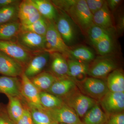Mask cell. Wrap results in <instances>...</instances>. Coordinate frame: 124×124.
Wrapping results in <instances>:
<instances>
[{
	"label": "cell",
	"instance_id": "obj_21",
	"mask_svg": "<svg viewBox=\"0 0 124 124\" xmlns=\"http://www.w3.org/2000/svg\"><path fill=\"white\" fill-rule=\"evenodd\" d=\"M67 58L89 63L95 59V55L91 49L81 46L73 48L70 47Z\"/></svg>",
	"mask_w": 124,
	"mask_h": 124
},
{
	"label": "cell",
	"instance_id": "obj_39",
	"mask_svg": "<svg viewBox=\"0 0 124 124\" xmlns=\"http://www.w3.org/2000/svg\"><path fill=\"white\" fill-rule=\"evenodd\" d=\"M117 27L119 31H122L124 29V17L122 16H120L118 20Z\"/></svg>",
	"mask_w": 124,
	"mask_h": 124
},
{
	"label": "cell",
	"instance_id": "obj_10",
	"mask_svg": "<svg viewBox=\"0 0 124 124\" xmlns=\"http://www.w3.org/2000/svg\"><path fill=\"white\" fill-rule=\"evenodd\" d=\"M44 110L58 124H83L75 111L64 103L58 107Z\"/></svg>",
	"mask_w": 124,
	"mask_h": 124
},
{
	"label": "cell",
	"instance_id": "obj_9",
	"mask_svg": "<svg viewBox=\"0 0 124 124\" xmlns=\"http://www.w3.org/2000/svg\"><path fill=\"white\" fill-rule=\"evenodd\" d=\"M99 101L102 108L107 116L124 112V92L109 91Z\"/></svg>",
	"mask_w": 124,
	"mask_h": 124
},
{
	"label": "cell",
	"instance_id": "obj_28",
	"mask_svg": "<svg viewBox=\"0 0 124 124\" xmlns=\"http://www.w3.org/2000/svg\"><path fill=\"white\" fill-rule=\"evenodd\" d=\"M111 32L100 40L94 46L96 51L101 56L111 54L114 48V41Z\"/></svg>",
	"mask_w": 124,
	"mask_h": 124
},
{
	"label": "cell",
	"instance_id": "obj_14",
	"mask_svg": "<svg viewBox=\"0 0 124 124\" xmlns=\"http://www.w3.org/2000/svg\"><path fill=\"white\" fill-rule=\"evenodd\" d=\"M42 17L31 0H24L19 6L18 19L22 25L31 24Z\"/></svg>",
	"mask_w": 124,
	"mask_h": 124
},
{
	"label": "cell",
	"instance_id": "obj_38",
	"mask_svg": "<svg viewBox=\"0 0 124 124\" xmlns=\"http://www.w3.org/2000/svg\"><path fill=\"white\" fill-rule=\"evenodd\" d=\"M20 1L17 0H0V9L12 5L19 4Z\"/></svg>",
	"mask_w": 124,
	"mask_h": 124
},
{
	"label": "cell",
	"instance_id": "obj_30",
	"mask_svg": "<svg viewBox=\"0 0 124 124\" xmlns=\"http://www.w3.org/2000/svg\"><path fill=\"white\" fill-rule=\"evenodd\" d=\"M34 124H58L54 120L44 109L29 107Z\"/></svg>",
	"mask_w": 124,
	"mask_h": 124
},
{
	"label": "cell",
	"instance_id": "obj_36",
	"mask_svg": "<svg viewBox=\"0 0 124 124\" xmlns=\"http://www.w3.org/2000/svg\"><path fill=\"white\" fill-rule=\"evenodd\" d=\"M0 124H16L9 117L7 113L0 111Z\"/></svg>",
	"mask_w": 124,
	"mask_h": 124
},
{
	"label": "cell",
	"instance_id": "obj_40",
	"mask_svg": "<svg viewBox=\"0 0 124 124\" xmlns=\"http://www.w3.org/2000/svg\"><path fill=\"white\" fill-rule=\"evenodd\" d=\"M1 110V107L0 105V111Z\"/></svg>",
	"mask_w": 124,
	"mask_h": 124
},
{
	"label": "cell",
	"instance_id": "obj_16",
	"mask_svg": "<svg viewBox=\"0 0 124 124\" xmlns=\"http://www.w3.org/2000/svg\"><path fill=\"white\" fill-rule=\"evenodd\" d=\"M0 93L7 96L22 97L21 93V81L17 77H0Z\"/></svg>",
	"mask_w": 124,
	"mask_h": 124
},
{
	"label": "cell",
	"instance_id": "obj_34",
	"mask_svg": "<svg viewBox=\"0 0 124 124\" xmlns=\"http://www.w3.org/2000/svg\"><path fill=\"white\" fill-rule=\"evenodd\" d=\"M105 124H124V112L108 116L107 119Z\"/></svg>",
	"mask_w": 124,
	"mask_h": 124
},
{
	"label": "cell",
	"instance_id": "obj_26",
	"mask_svg": "<svg viewBox=\"0 0 124 124\" xmlns=\"http://www.w3.org/2000/svg\"><path fill=\"white\" fill-rule=\"evenodd\" d=\"M21 25L18 20L0 25V40L13 41V39L16 40L21 31Z\"/></svg>",
	"mask_w": 124,
	"mask_h": 124
},
{
	"label": "cell",
	"instance_id": "obj_20",
	"mask_svg": "<svg viewBox=\"0 0 124 124\" xmlns=\"http://www.w3.org/2000/svg\"><path fill=\"white\" fill-rule=\"evenodd\" d=\"M31 1L42 17L46 20L55 21L58 13L51 1L47 0H31Z\"/></svg>",
	"mask_w": 124,
	"mask_h": 124
},
{
	"label": "cell",
	"instance_id": "obj_18",
	"mask_svg": "<svg viewBox=\"0 0 124 124\" xmlns=\"http://www.w3.org/2000/svg\"><path fill=\"white\" fill-rule=\"evenodd\" d=\"M68 64L67 76L76 82H79L86 78L88 75L89 63L71 59H67Z\"/></svg>",
	"mask_w": 124,
	"mask_h": 124
},
{
	"label": "cell",
	"instance_id": "obj_19",
	"mask_svg": "<svg viewBox=\"0 0 124 124\" xmlns=\"http://www.w3.org/2000/svg\"><path fill=\"white\" fill-rule=\"evenodd\" d=\"M93 22L94 24L103 29L111 31L113 28L111 14L106 1L101 8L93 15Z\"/></svg>",
	"mask_w": 124,
	"mask_h": 124
},
{
	"label": "cell",
	"instance_id": "obj_22",
	"mask_svg": "<svg viewBox=\"0 0 124 124\" xmlns=\"http://www.w3.org/2000/svg\"><path fill=\"white\" fill-rule=\"evenodd\" d=\"M83 124H105L108 116L98 103L90 108L83 117Z\"/></svg>",
	"mask_w": 124,
	"mask_h": 124
},
{
	"label": "cell",
	"instance_id": "obj_24",
	"mask_svg": "<svg viewBox=\"0 0 124 124\" xmlns=\"http://www.w3.org/2000/svg\"><path fill=\"white\" fill-rule=\"evenodd\" d=\"M106 83L109 91L124 92V74L120 69H116L109 74Z\"/></svg>",
	"mask_w": 124,
	"mask_h": 124
},
{
	"label": "cell",
	"instance_id": "obj_33",
	"mask_svg": "<svg viewBox=\"0 0 124 124\" xmlns=\"http://www.w3.org/2000/svg\"><path fill=\"white\" fill-rule=\"evenodd\" d=\"M85 1L89 9L93 15L101 8L106 1L103 0H86Z\"/></svg>",
	"mask_w": 124,
	"mask_h": 124
},
{
	"label": "cell",
	"instance_id": "obj_2",
	"mask_svg": "<svg viewBox=\"0 0 124 124\" xmlns=\"http://www.w3.org/2000/svg\"><path fill=\"white\" fill-rule=\"evenodd\" d=\"M89 65L88 75L90 77L101 79L106 77L117 69V64L111 54L98 57Z\"/></svg>",
	"mask_w": 124,
	"mask_h": 124
},
{
	"label": "cell",
	"instance_id": "obj_31",
	"mask_svg": "<svg viewBox=\"0 0 124 124\" xmlns=\"http://www.w3.org/2000/svg\"><path fill=\"white\" fill-rule=\"evenodd\" d=\"M47 28V20L43 17L31 24L21 25V31H28L45 36Z\"/></svg>",
	"mask_w": 124,
	"mask_h": 124
},
{
	"label": "cell",
	"instance_id": "obj_37",
	"mask_svg": "<svg viewBox=\"0 0 124 124\" xmlns=\"http://www.w3.org/2000/svg\"><path fill=\"white\" fill-rule=\"evenodd\" d=\"M120 0H109L106 1L107 4L110 11H114L120 4Z\"/></svg>",
	"mask_w": 124,
	"mask_h": 124
},
{
	"label": "cell",
	"instance_id": "obj_15",
	"mask_svg": "<svg viewBox=\"0 0 124 124\" xmlns=\"http://www.w3.org/2000/svg\"><path fill=\"white\" fill-rule=\"evenodd\" d=\"M23 71L22 64L0 51V74L17 77L22 76Z\"/></svg>",
	"mask_w": 124,
	"mask_h": 124
},
{
	"label": "cell",
	"instance_id": "obj_4",
	"mask_svg": "<svg viewBox=\"0 0 124 124\" xmlns=\"http://www.w3.org/2000/svg\"><path fill=\"white\" fill-rule=\"evenodd\" d=\"M65 104L73 109L79 117L83 118L96 103V101L80 92L78 89L62 99Z\"/></svg>",
	"mask_w": 124,
	"mask_h": 124
},
{
	"label": "cell",
	"instance_id": "obj_25",
	"mask_svg": "<svg viewBox=\"0 0 124 124\" xmlns=\"http://www.w3.org/2000/svg\"><path fill=\"white\" fill-rule=\"evenodd\" d=\"M7 97L9 102L7 114L9 117L16 124L23 114L24 107L20 100L21 98L11 96H7Z\"/></svg>",
	"mask_w": 124,
	"mask_h": 124
},
{
	"label": "cell",
	"instance_id": "obj_17",
	"mask_svg": "<svg viewBox=\"0 0 124 124\" xmlns=\"http://www.w3.org/2000/svg\"><path fill=\"white\" fill-rule=\"evenodd\" d=\"M50 54L51 59V73L58 78L67 77L68 68L66 57L57 52Z\"/></svg>",
	"mask_w": 124,
	"mask_h": 124
},
{
	"label": "cell",
	"instance_id": "obj_5",
	"mask_svg": "<svg viewBox=\"0 0 124 124\" xmlns=\"http://www.w3.org/2000/svg\"><path fill=\"white\" fill-rule=\"evenodd\" d=\"M15 41L33 55L46 51L45 36L36 33L21 31Z\"/></svg>",
	"mask_w": 124,
	"mask_h": 124
},
{
	"label": "cell",
	"instance_id": "obj_29",
	"mask_svg": "<svg viewBox=\"0 0 124 124\" xmlns=\"http://www.w3.org/2000/svg\"><path fill=\"white\" fill-rule=\"evenodd\" d=\"M19 4L0 9V26L18 20V12Z\"/></svg>",
	"mask_w": 124,
	"mask_h": 124
},
{
	"label": "cell",
	"instance_id": "obj_41",
	"mask_svg": "<svg viewBox=\"0 0 124 124\" xmlns=\"http://www.w3.org/2000/svg\"></svg>",
	"mask_w": 124,
	"mask_h": 124
},
{
	"label": "cell",
	"instance_id": "obj_8",
	"mask_svg": "<svg viewBox=\"0 0 124 124\" xmlns=\"http://www.w3.org/2000/svg\"><path fill=\"white\" fill-rule=\"evenodd\" d=\"M0 51L23 66L27 65L33 55L15 41H11L0 40Z\"/></svg>",
	"mask_w": 124,
	"mask_h": 124
},
{
	"label": "cell",
	"instance_id": "obj_32",
	"mask_svg": "<svg viewBox=\"0 0 124 124\" xmlns=\"http://www.w3.org/2000/svg\"><path fill=\"white\" fill-rule=\"evenodd\" d=\"M111 32V31L110 30L103 29L93 24L89 28L86 33L90 40L94 46L98 41L110 33Z\"/></svg>",
	"mask_w": 124,
	"mask_h": 124
},
{
	"label": "cell",
	"instance_id": "obj_35",
	"mask_svg": "<svg viewBox=\"0 0 124 124\" xmlns=\"http://www.w3.org/2000/svg\"><path fill=\"white\" fill-rule=\"evenodd\" d=\"M16 124H34L29 108L24 107L23 114Z\"/></svg>",
	"mask_w": 124,
	"mask_h": 124
},
{
	"label": "cell",
	"instance_id": "obj_3",
	"mask_svg": "<svg viewBox=\"0 0 124 124\" xmlns=\"http://www.w3.org/2000/svg\"><path fill=\"white\" fill-rule=\"evenodd\" d=\"M46 20L47 28L45 36L46 51L49 53H59L67 58L70 47L64 43L56 28L54 21Z\"/></svg>",
	"mask_w": 124,
	"mask_h": 124
},
{
	"label": "cell",
	"instance_id": "obj_27",
	"mask_svg": "<svg viewBox=\"0 0 124 124\" xmlns=\"http://www.w3.org/2000/svg\"><path fill=\"white\" fill-rule=\"evenodd\" d=\"M40 101L43 108L46 110L58 107L64 103L61 98L44 91L40 92Z\"/></svg>",
	"mask_w": 124,
	"mask_h": 124
},
{
	"label": "cell",
	"instance_id": "obj_1",
	"mask_svg": "<svg viewBox=\"0 0 124 124\" xmlns=\"http://www.w3.org/2000/svg\"><path fill=\"white\" fill-rule=\"evenodd\" d=\"M51 2L54 7L69 16L84 32H87L93 24V15L89 9L85 0H52Z\"/></svg>",
	"mask_w": 124,
	"mask_h": 124
},
{
	"label": "cell",
	"instance_id": "obj_7",
	"mask_svg": "<svg viewBox=\"0 0 124 124\" xmlns=\"http://www.w3.org/2000/svg\"><path fill=\"white\" fill-rule=\"evenodd\" d=\"M76 82L82 93L95 100L99 101L109 91L106 83L98 78L86 77Z\"/></svg>",
	"mask_w": 124,
	"mask_h": 124
},
{
	"label": "cell",
	"instance_id": "obj_23",
	"mask_svg": "<svg viewBox=\"0 0 124 124\" xmlns=\"http://www.w3.org/2000/svg\"><path fill=\"white\" fill-rule=\"evenodd\" d=\"M58 79L51 72H43L30 79L40 92H46Z\"/></svg>",
	"mask_w": 124,
	"mask_h": 124
},
{
	"label": "cell",
	"instance_id": "obj_13",
	"mask_svg": "<svg viewBox=\"0 0 124 124\" xmlns=\"http://www.w3.org/2000/svg\"><path fill=\"white\" fill-rule=\"evenodd\" d=\"M77 89L76 82L67 76L58 78L46 92L62 99Z\"/></svg>",
	"mask_w": 124,
	"mask_h": 124
},
{
	"label": "cell",
	"instance_id": "obj_12",
	"mask_svg": "<svg viewBox=\"0 0 124 124\" xmlns=\"http://www.w3.org/2000/svg\"><path fill=\"white\" fill-rule=\"evenodd\" d=\"M50 59V54L46 51L34 54L26 65L23 73L29 79L42 72Z\"/></svg>",
	"mask_w": 124,
	"mask_h": 124
},
{
	"label": "cell",
	"instance_id": "obj_6",
	"mask_svg": "<svg viewBox=\"0 0 124 124\" xmlns=\"http://www.w3.org/2000/svg\"><path fill=\"white\" fill-rule=\"evenodd\" d=\"M60 11L54 21L56 28L66 45L70 47L77 39V32L75 23L66 13Z\"/></svg>",
	"mask_w": 124,
	"mask_h": 124
},
{
	"label": "cell",
	"instance_id": "obj_11",
	"mask_svg": "<svg viewBox=\"0 0 124 124\" xmlns=\"http://www.w3.org/2000/svg\"><path fill=\"white\" fill-rule=\"evenodd\" d=\"M21 76V94L28 107L44 109L40 102L39 90L24 73Z\"/></svg>",
	"mask_w": 124,
	"mask_h": 124
}]
</instances>
